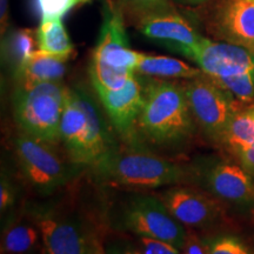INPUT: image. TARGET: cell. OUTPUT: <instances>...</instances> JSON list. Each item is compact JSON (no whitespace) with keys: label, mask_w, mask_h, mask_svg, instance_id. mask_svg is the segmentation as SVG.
Instances as JSON below:
<instances>
[{"label":"cell","mask_w":254,"mask_h":254,"mask_svg":"<svg viewBox=\"0 0 254 254\" xmlns=\"http://www.w3.org/2000/svg\"><path fill=\"white\" fill-rule=\"evenodd\" d=\"M95 182L105 186L152 190L192 183V166L174 163L140 147L114 146L91 166Z\"/></svg>","instance_id":"cell-1"},{"label":"cell","mask_w":254,"mask_h":254,"mask_svg":"<svg viewBox=\"0 0 254 254\" xmlns=\"http://www.w3.org/2000/svg\"><path fill=\"white\" fill-rule=\"evenodd\" d=\"M144 93L136 128L145 139L157 146L173 148L194 135L196 123L184 84L151 79L144 82Z\"/></svg>","instance_id":"cell-2"},{"label":"cell","mask_w":254,"mask_h":254,"mask_svg":"<svg viewBox=\"0 0 254 254\" xmlns=\"http://www.w3.org/2000/svg\"><path fill=\"white\" fill-rule=\"evenodd\" d=\"M60 140L69 160L85 167H91L117 146L99 106L93 97L80 86L66 92Z\"/></svg>","instance_id":"cell-3"},{"label":"cell","mask_w":254,"mask_h":254,"mask_svg":"<svg viewBox=\"0 0 254 254\" xmlns=\"http://www.w3.org/2000/svg\"><path fill=\"white\" fill-rule=\"evenodd\" d=\"M99 38L90 63V77L95 92L119 90L134 74L140 52L131 49L123 9L105 0Z\"/></svg>","instance_id":"cell-4"},{"label":"cell","mask_w":254,"mask_h":254,"mask_svg":"<svg viewBox=\"0 0 254 254\" xmlns=\"http://www.w3.org/2000/svg\"><path fill=\"white\" fill-rule=\"evenodd\" d=\"M67 87L62 81L18 86L12 97L13 117L21 132L41 141L60 140V122Z\"/></svg>","instance_id":"cell-5"},{"label":"cell","mask_w":254,"mask_h":254,"mask_svg":"<svg viewBox=\"0 0 254 254\" xmlns=\"http://www.w3.org/2000/svg\"><path fill=\"white\" fill-rule=\"evenodd\" d=\"M116 230L171 244L183 251L189 230L170 213L158 195L127 196L113 215Z\"/></svg>","instance_id":"cell-6"},{"label":"cell","mask_w":254,"mask_h":254,"mask_svg":"<svg viewBox=\"0 0 254 254\" xmlns=\"http://www.w3.org/2000/svg\"><path fill=\"white\" fill-rule=\"evenodd\" d=\"M52 145L24 132L19 133L13 141L15 157L25 179L41 195L52 194L67 185L85 168L72 160L66 161Z\"/></svg>","instance_id":"cell-7"},{"label":"cell","mask_w":254,"mask_h":254,"mask_svg":"<svg viewBox=\"0 0 254 254\" xmlns=\"http://www.w3.org/2000/svg\"><path fill=\"white\" fill-rule=\"evenodd\" d=\"M39 228L44 254H90V232L78 215L49 205H32L26 209Z\"/></svg>","instance_id":"cell-8"},{"label":"cell","mask_w":254,"mask_h":254,"mask_svg":"<svg viewBox=\"0 0 254 254\" xmlns=\"http://www.w3.org/2000/svg\"><path fill=\"white\" fill-rule=\"evenodd\" d=\"M184 87L196 125L209 139L221 142L232 114L238 110L237 100L205 73L189 79Z\"/></svg>","instance_id":"cell-9"},{"label":"cell","mask_w":254,"mask_h":254,"mask_svg":"<svg viewBox=\"0 0 254 254\" xmlns=\"http://www.w3.org/2000/svg\"><path fill=\"white\" fill-rule=\"evenodd\" d=\"M190 166L192 183L204 187L214 198L239 205L252 201V179L241 165L215 159H200Z\"/></svg>","instance_id":"cell-10"},{"label":"cell","mask_w":254,"mask_h":254,"mask_svg":"<svg viewBox=\"0 0 254 254\" xmlns=\"http://www.w3.org/2000/svg\"><path fill=\"white\" fill-rule=\"evenodd\" d=\"M170 213L187 228H202L221 217L218 199L192 187L168 186L158 194Z\"/></svg>","instance_id":"cell-11"},{"label":"cell","mask_w":254,"mask_h":254,"mask_svg":"<svg viewBox=\"0 0 254 254\" xmlns=\"http://www.w3.org/2000/svg\"><path fill=\"white\" fill-rule=\"evenodd\" d=\"M138 28L148 39L163 44L190 59L204 38L189 20L172 8L145 15L139 19Z\"/></svg>","instance_id":"cell-12"},{"label":"cell","mask_w":254,"mask_h":254,"mask_svg":"<svg viewBox=\"0 0 254 254\" xmlns=\"http://www.w3.org/2000/svg\"><path fill=\"white\" fill-rule=\"evenodd\" d=\"M190 60L208 77L221 79L254 71L251 51L230 43H215L202 38Z\"/></svg>","instance_id":"cell-13"},{"label":"cell","mask_w":254,"mask_h":254,"mask_svg":"<svg viewBox=\"0 0 254 254\" xmlns=\"http://www.w3.org/2000/svg\"><path fill=\"white\" fill-rule=\"evenodd\" d=\"M99 99L114 128L125 140L135 138L136 124L144 105V82L134 74L119 90L98 91Z\"/></svg>","instance_id":"cell-14"},{"label":"cell","mask_w":254,"mask_h":254,"mask_svg":"<svg viewBox=\"0 0 254 254\" xmlns=\"http://www.w3.org/2000/svg\"><path fill=\"white\" fill-rule=\"evenodd\" d=\"M220 39L254 52V0H221L211 19Z\"/></svg>","instance_id":"cell-15"},{"label":"cell","mask_w":254,"mask_h":254,"mask_svg":"<svg viewBox=\"0 0 254 254\" xmlns=\"http://www.w3.org/2000/svg\"><path fill=\"white\" fill-rule=\"evenodd\" d=\"M2 254L44 253L43 239L37 224L30 215L15 218L5 225L1 236Z\"/></svg>","instance_id":"cell-16"},{"label":"cell","mask_w":254,"mask_h":254,"mask_svg":"<svg viewBox=\"0 0 254 254\" xmlns=\"http://www.w3.org/2000/svg\"><path fill=\"white\" fill-rule=\"evenodd\" d=\"M67 58L49 55L38 50L34 51L21 71L15 77L18 86H31L47 81H62L66 73Z\"/></svg>","instance_id":"cell-17"},{"label":"cell","mask_w":254,"mask_h":254,"mask_svg":"<svg viewBox=\"0 0 254 254\" xmlns=\"http://www.w3.org/2000/svg\"><path fill=\"white\" fill-rule=\"evenodd\" d=\"M37 32L31 28H15L2 37L1 57L15 78L34 53Z\"/></svg>","instance_id":"cell-18"},{"label":"cell","mask_w":254,"mask_h":254,"mask_svg":"<svg viewBox=\"0 0 254 254\" xmlns=\"http://www.w3.org/2000/svg\"><path fill=\"white\" fill-rule=\"evenodd\" d=\"M135 71L146 77L183 78L187 80L199 77L204 73L200 68L193 67L179 59L165 56L145 55V53L139 55Z\"/></svg>","instance_id":"cell-19"},{"label":"cell","mask_w":254,"mask_h":254,"mask_svg":"<svg viewBox=\"0 0 254 254\" xmlns=\"http://www.w3.org/2000/svg\"><path fill=\"white\" fill-rule=\"evenodd\" d=\"M221 144L234 155L254 144V106L238 109L232 114Z\"/></svg>","instance_id":"cell-20"},{"label":"cell","mask_w":254,"mask_h":254,"mask_svg":"<svg viewBox=\"0 0 254 254\" xmlns=\"http://www.w3.org/2000/svg\"><path fill=\"white\" fill-rule=\"evenodd\" d=\"M37 44L40 51L49 55L69 58L73 53V44L60 19L41 20L37 31Z\"/></svg>","instance_id":"cell-21"},{"label":"cell","mask_w":254,"mask_h":254,"mask_svg":"<svg viewBox=\"0 0 254 254\" xmlns=\"http://www.w3.org/2000/svg\"><path fill=\"white\" fill-rule=\"evenodd\" d=\"M211 79L233 95L234 99L240 103H251L254 100V71L234 75V77Z\"/></svg>","instance_id":"cell-22"},{"label":"cell","mask_w":254,"mask_h":254,"mask_svg":"<svg viewBox=\"0 0 254 254\" xmlns=\"http://www.w3.org/2000/svg\"><path fill=\"white\" fill-rule=\"evenodd\" d=\"M123 11L141 19L145 15L172 8L170 0H117Z\"/></svg>","instance_id":"cell-23"},{"label":"cell","mask_w":254,"mask_h":254,"mask_svg":"<svg viewBox=\"0 0 254 254\" xmlns=\"http://www.w3.org/2000/svg\"><path fill=\"white\" fill-rule=\"evenodd\" d=\"M205 243L207 254H253L239 238L233 236H219Z\"/></svg>","instance_id":"cell-24"},{"label":"cell","mask_w":254,"mask_h":254,"mask_svg":"<svg viewBox=\"0 0 254 254\" xmlns=\"http://www.w3.org/2000/svg\"><path fill=\"white\" fill-rule=\"evenodd\" d=\"M87 0H37L41 20L62 19L67 12Z\"/></svg>","instance_id":"cell-25"},{"label":"cell","mask_w":254,"mask_h":254,"mask_svg":"<svg viewBox=\"0 0 254 254\" xmlns=\"http://www.w3.org/2000/svg\"><path fill=\"white\" fill-rule=\"evenodd\" d=\"M136 238L135 246L142 254H183L182 251L165 241L145 237Z\"/></svg>","instance_id":"cell-26"},{"label":"cell","mask_w":254,"mask_h":254,"mask_svg":"<svg viewBox=\"0 0 254 254\" xmlns=\"http://www.w3.org/2000/svg\"><path fill=\"white\" fill-rule=\"evenodd\" d=\"M18 190L15 185L5 172L1 173V180H0V212L1 214L6 213L17 200Z\"/></svg>","instance_id":"cell-27"},{"label":"cell","mask_w":254,"mask_h":254,"mask_svg":"<svg viewBox=\"0 0 254 254\" xmlns=\"http://www.w3.org/2000/svg\"><path fill=\"white\" fill-rule=\"evenodd\" d=\"M182 252L183 254H207L205 240H201L194 232L189 230L185 246Z\"/></svg>","instance_id":"cell-28"},{"label":"cell","mask_w":254,"mask_h":254,"mask_svg":"<svg viewBox=\"0 0 254 254\" xmlns=\"http://www.w3.org/2000/svg\"><path fill=\"white\" fill-rule=\"evenodd\" d=\"M107 254H142L138 247L131 243L123 240H116L106 247Z\"/></svg>","instance_id":"cell-29"},{"label":"cell","mask_w":254,"mask_h":254,"mask_svg":"<svg viewBox=\"0 0 254 254\" xmlns=\"http://www.w3.org/2000/svg\"><path fill=\"white\" fill-rule=\"evenodd\" d=\"M236 157L239 160L241 166L245 168L247 172L250 174H254V144L241 151Z\"/></svg>","instance_id":"cell-30"},{"label":"cell","mask_w":254,"mask_h":254,"mask_svg":"<svg viewBox=\"0 0 254 254\" xmlns=\"http://www.w3.org/2000/svg\"><path fill=\"white\" fill-rule=\"evenodd\" d=\"M0 21H1V37L7 30L8 23V0H0Z\"/></svg>","instance_id":"cell-31"},{"label":"cell","mask_w":254,"mask_h":254,"mask_svg":"<svg viewBox=\"0 0 254 254\" xmlns=\"http://www.w3.org/2000/svg\"><path fill=\"white\" fill-rule=\"evenodd\" d=\"M90 254H107L106 249H105V247L103 246V244H101V241L98 240L97 238H94L93 241H92Z\"/></svg>","instance_id":"cell-32"},{"label":"cell","mask_w":254,"mask_h":254,"mask_svg":"<svg viewBox=\"0 0 254 254\" xmlns=\"http://www.w3.org/2000/svg\"><path fill=\"white\" fill-rule=\"evenodd\" d=\"M178 1L186 5H200V4H204L206 1H208V0H178Z\"/></svg>","instance_id":"cell-33"},{"label":"cell","mask_w":254,"mask_h":254,"mask_svg":"<svg viewBox=\"0 0 254 254\" xmlns=\"http://www.w3.org/2000/svg\"><path fill=\"white\" fill-rule=\"evenodd\" d=\"M252 55H253V60H254V52H252Z\"/></svg>","instance_id":"cell-34"}]
</instances>
